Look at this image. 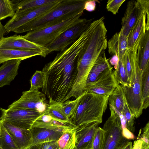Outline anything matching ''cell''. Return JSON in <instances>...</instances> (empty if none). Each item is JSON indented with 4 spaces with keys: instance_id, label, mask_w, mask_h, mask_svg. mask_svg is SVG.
<instances>
[{
    "instance_id": "bcb514c9",
    "label": "cell",
    "mask_w": 149,
    "mask_h": 149,
    "mask_svg": "<svg viewBox=\"0 0 149 149\" xmlns=\"http://www.w3.org/2000/svg\"><path fill=\"white\" fill-rule=\"evenodd\" d=\"M141 147L140 149H149V144L142 141Z\"/></svg>"
},
{
    "instance_id": "30bf717a",
    "label": "cell",
    "mask_w": 149,
    "mask_h": 149,
    "mask_svg": "<svg viewBox=\"0 0 149 149\" xmlns=\"http://www.w3.org/2000/svg\"><path fill=\"white\" fill-rule=\"evenodd\" d=\"M62 0L56 1L39 7L22 16L12 18L4 26L6 32L9 33L23 25L45 14L56 7Z\"/></svg>"
},
{
    "instance_id": "681fc988",
    "label": "cell",
    "mask_w": 149,
    "mask_h": 149,
    "mask_svg": "<svg viewBox=\"0 0 149 149\" xmlns=\"http://www.w3.org/2000/svg\"><path fill=\"white\" fill-rule=\"evenodd\" d=\"M0 149H2V148H1L0 147Z\"/></svg>"
},
{
    "instance_id": "7c38bea8",
    "label": "cell",
    "mask_w": 149,
    "mask_h": 149,
    "mask_svg": "<svg viewBox=\"0 0 149 149\" xmlns=\"http://www.w3.org/2000/svg\"><path fill=\"white\" fill-rule=\"evenodd\" d=\"M0 48L33 50L40 52L43 57L47 55V49L45 47L31 42L24 38L22 36L16 34L3 37L0 41Z\"/></svg>"
},
{
    "instance_id": "ee69618b",
    "label": "cell",
    "mask_w": 149,
    "mask_h": 149,
    "mask_svg": "<svg viewBox=\"0 0 149 149\" xmlns=\"http://www.w3.org/2000/svg\"><path fill=\"white\" fill-rule=\"evenodd\" d=\"M132 142L129 141L123 144L117 149H132Z\"/></svg>"
},
{
    "instance_id": "f546056e",
    "label": "cell",
    "mask_w": 149,
    "mask_h": 149,
    "mask_svg": "<svg viewBox=\"0 0 149 149\" xmlns=\"http://www.w3.org/2000/svg\"><path fill=\"white\" fill-rule=\"evenodd\" d=\"M141 93L143 109L149 105V68L143 72L141 82Z\"/></svg>"
},
{
    "instance_id": "8fae6325",
    "label": "cell",
    "mask_w": 149,
    "mask_h": 149,
    "mask_svg": "<svg viewBox=\"0 0 149 149\" xmlns=\"http://www.w3.org/2000/svg\"><path fill=\"white\" fill-rule=\"evenodd\" d=\"M42 94L38 90H29L23 92L19 99L8 107L9 109L37 110L43 112L40 108L46 109L48 104L45 103Z\"/></svg>"
},
{
    "instance_id": "f35d334b",
    "label": "cell",
    "mask_w": 149,
    "mask_h": 149,
    "mask_svg": "<svg viewBox=\"0 0 149 149\" xmlns=\"http://www.w3.org/2000/svg\"><path fill=\"white\" fill-rule=\"evenodd\" d=\"M143 133L139 139L141 140L144 142L149 144V122H148L143 129Z\"/></svg>"
},
{
    "instance_id": "d6986e66",
    "label": "cell",
    "mask_w": 149,
    "mask_h": 149,
    "mask_svg": "<svg viewBox=\"0 0 149 149\" xmlns=\"http://www.w3.org/2000/svg\"><path fill=\"white\" fill-rule=\"evenodd\" d=\"M107 46L109 54L117 56L118 60H121L127 49V37L120 31L116 33L107 42Z\"/></svg>"
},
{
    "instance_id": "c3c4849f",
    "label": "cell",
    "mask_w": 149,
    "mask_h": 149,
    "mask_svg": "<svg viewBox=\"0 0 149 149\" xmlns=\"http://www.w3.org/2000/svg\"><path fill=\"white\" fill-rule=\"evenodd\" d=\"M2 122V120L0 119V128H1V124Z\"/></svg>"
},
{
    "instance_id": "83f0119b",
    "label": "cell",
    "mask_w": 149,
    "mask_h": 149,
    "mask_svg": "<svg viewBox=\"0 0 149 149\" xmlns=\"http://www.w3.org/2000/svg\"><path fill=\"white\" fill-rule=\"evenodd\" d=\"M76 129L63 133L56 141L59 149H76Z\"/></svg>"
},
{
    "instance_id": "4316f807",
    "label": "cell",
    "mask_w": 149,
    "mask_h": 149,
    "mask_svg": "<svg viewBox=\"0 0 149 149\" xmlns=\"http://www.w3.org/2000/svg\"><path fill=\"white\" fill-rule=\"evenodd\" d=\"M109 104L113 106L118 113L122 114L125 103L127 102L122 86L119 84L109 95Z\"/></svg>"
},
{
    "instance_id": "603a6c76",
    "label": "cell",
    "mask_w": 149,
    "mask_h": 149,
    "mask_svg": "<svg viewBox=\"0 0 149 149\" xmlns=\"http://www.w3.org/2000/svg\"><path fill=\"white\" fill-rule=\"evenodd\" d=\"M38 52L31 50L0 48V64L11 60H22L37 56H41Z\"/></svg>"
},
{
    "instance_id": "cb8c5ba5",
    "label": "cell",
    "mask_w": 149,
    "mask_h": 149,
    "mask_svg": "<svg viewBox=\"0 0 149 149\" xmlns=\"http://www.w3.org/2000/svg\"><path fill=\"white\" fill-rule=\"evenodd\" d=\"M146 13L143 12L132 29L127 38V48L132 49L139 39L145 33Z\"/></svg>"
},
{
    "instance_id": "d4e9b609",
    "label": "cell",
    "mask_w": 149,
    "mask_h": 149,
    "mask_svg": "<svg viewBox=\"0 0 149 149\" xmlns=\"http://www.w3.org/2000/svg\"><path fill=\"white\" fill-rule=\"evenodd\" d=\"M56 0H23L18 2L15 14L12 18L18 17Z\"/></svg>"
},
{
    "instance_id": "836d02e7",
    "label": "cell",
    "mask_w": 149,
    "mask_h": 149,
    "mask_svg": "<svg viewBox=\"0 0 149 149\" xmlns=\"http://www.w3.org/2000/svg\"><path fill=\"white\" fill-rule=\"evenodd\" d=\"M104 134V131L102 128L99 127L96 128L93 142L92 149H102Z\"/></svg>"
},
{
    "instance_id": "4dcf8cb0",
    "label": "cell",
    "mask_w": 149,
    "mask_h": 149,
    "mask_svg": "<svg viewBox=\"0 0 149 149\" xmlns=\"http://www.w3.org/2000/svg\"><path fill=\"white\" fill-rule=\"evenodd\" d=\"M0 147L2 149H18L3 125L2 121L0 131Z\"/></svg>"
},
{
    "instance_id": "74e56055",
    "label": "cell",
    "mask_w": 149,
    "mask_h": 149,
    "mask_svg": "<svg viewBox=\"0 0 149 149\" xmlns=\"http://www.w3.org/2000/svg\"><path fill=\"white\" fill-rule=\"evenodd\" d=\"M38 149H59L56 141L45 142L40 145Z\"/></svg>"
},
{
    "instance_id": "f1b7e54d",
    "label": "cell",
    "mask_w": 149,
    "mask_h": 149,
    "mask_svg": "<svg viewBox=\"0 0 149 149\" xmlns=\"http://www.w3.org/2000/svg\"><path fill=\"white\" fill-rule=\"evenodd\" d=\"M18 2L14 3L12 1L0 0V21L8 17H13Z\"/></svg>"
},
{
    "instance_id": "7bdbcfd3",
    "label": "cell",
    "mask_w": 149,
    "mask_h": 149,
    "mask_svg": "<svg viewBox=\"0 0 149 149\" xmlns=\"http://www.w3.org/2000/svg\"><path fill=\"white\" fill-rule=\"evenodd\" d=\"M142 141L141 140L139 139L135 141L134 142L132 149H140Z\"/></svg>"
},
{
    "instance_id": "44dd1931",
    "label": "cell",
    "mask_w": 149,
    "mask_h": 149,
    "mask_svg": "<svg viewBox=\"0 0 149 149\" xmlns=\"http://www.w3.org/2000/svg\"><path fill=\"white\" fill-rule=\"evenodd\" d=\"M136 58L141 71L143 72L149 68V30L146 31L139 40Z\"/></svg>"
},
{
    "instance_id": "484cf974",
    "label": "cell",
    "mask_w": 149,
    "mask_h": 149,
    "mask_svg": "<svg viewBox=\"0 0 149 149\" xmlns=\"http://www.w3.org/2000/svg\"><path fill=\"white\" fill-rule=\"evenodd\" d=\"M62 103L55 101L49 98V104L44 114L51 117L53 119L64 123H72L62 111Z\"/></svg>"
},
{
    "instance_id": "277c9868",
    "label": "cell",
    "mask_w": 149,
    "mask_h": 149,
    "mask_svg": "<svg viewBox=\"0 0 149 149\" xmlns=\"http://www.w3.org/2000/svg\"><path fill=\"white\" fill-rule=\"evenodd\" d=\"M109 96L85 92L79 96L69 118L71 123L77 127L95 122L101 123Z\"/></svg>"
},
{
    "instance_id": "7a4b0ae2",
    "label": "cell",
    "mask_w": 149,
    "mask_h": 149,
    "mask_svg": "<svg viewBox=\"0 0 149 149\" xmlns=\"http://www.w3.org/2000/svg\"><path fill=\"white\" fill-rule=\"evenodd\" d=\"M86 0H62L55 8L13 32L20 33L44 29L83 14Z\"/></svg>"
},
{
    "instance_id": "3957f363",
    "label": "cell",
    "mask_w": 149,
    "mask_h": 149,
    "mask_svg": "<svg viewBox=\"0 0 149 149\" xmlns=\"http://www.w3.org/2000/svg\"><path fill=\"white\" fill-rule=\"evenodd\" d=\"M102 17L99 21L78 57L77 76L79 78H87L95 62L107 46V30Z\"/></svg>"
},
{
    "instance_id": "52a82bcc",
    "label": "cell",
    "mask_w": 149,
    "mask_h": 149,
    "mask_svg": "<svg viewBox=\"0 0 149 149\" xmlns=\"http://www.w3.org/2000/svg\"><path fill=\"white\" fill-rule=\"evenodd\" d=\"M109 105L111 114L102 128L104 134L102 149H117L129 140L122 135V124L119 113L113 106Z\"/></svg>"
},
{
    "instance_id": "5b68a950",
    "label": "cell",
    "mask_w": 149,
    "mask_h": 149,
    "mask_svg": "<svg viewBox=\"0 0 149 149\" xmlns=\"http://www.w3.org/2000/svg\"><path fill=\"white\" fill-rule=\"evenodd\" d=\"M139 41L132 49H129L132 70V79L130 87L122 86L128 107L135 118L142 114L143 110L141 93L143 72L140 69L136 60V53Z\"/></svg>"
},
{
    "instance_id": "ab89813d",
    "label": "cell",
    "mask_w": 149,
    "mask_h": 149,
    "mask_svg": "<svg viewBox=\"0 0 149 149\" xmlns=\"http://www.w3.org/2000/svg\"><path fill=\"white\" fill-rule=\"evenodd\" d=\"M143 11L146 13V17H149V1L147 0H137Z\"/></svg>"
},
{
    "instance_id": "60d3db41",
    "label": "cell",
    "mask_w": 149,
    "mask_h": 149,
    "mask_svg": "<svg viewBox=\"0 0 149 149\" xmlns=\"http://www.w3.org/2000/svg\"><path fill=\"white\" fill-rule=\"evenodd\" d=\"M96 1L86 0L84 6V10L89 12L94 11L95 9Z\"/></svg>"
},
{
    "instance_id": "7402d4cb",
    "label": "cell",
    "mask_w": 149,
    "mask_h": 149,
    "mask_svg": "<svg viewBox=\"0 0 149 149\" xmlns=\"http://www.w3.org/2000/svg\"><path fill=\"white\" fill-rule=\"evenodd\" d=\"M30 130L32 136V146L49 142L57 141L63 133L36 127H32Z\"/></svg>"
},
{
    "instance_id": "ffe728a7",
    "label": "cell",
    "mask_w": 149,
    "mask_h": 149,
    "mask_svg": "<svg viewBox=\"0 0 149 149\" xmlns=\"http://www.w3.org/2000/svg\"><path fill=\"white\" fill-rule=\"evenodd\" d=\"M22 60L13 59L6 61L0 67V88L10 82L18 74V70Z\"/></svg>"
},
{
    "instance_id": "5bb4252c",
    "label": "cell",
    "mask_w": 149,
    "mask_h": 149,
    "mask_svg": "<svg viewBox=\"0 0 149 149\" xmlns=\"http://www.w3.org/2000/svg\"><path fill=\"white\" fill-rule=\"evenodd\" d=\"M99 124L95 122L77 127L75 134L76 149H92L95 132Z\"/></svg>"
},
{
    "instance_id": "e0dca14e",
    "label": "cell",
    "mask_w": 149,
    "mask_h": 149,
    "mask_svg": "<svg viewBox=\"0 0 149 149\" xmlns=\"http://www.w3.org/2000/svg\"><path fill=\"white\" fill-rule=\"evenodd\" d=\"M119 84L115 78L113 70L92 86L86 88L85 92L109 95Z\"/></svg>"
},
{
    "instance_id": "ac0fdd59",
    "label": "cell",
    "mask_w": 149,
    "mask_h": 149,
    "mask_svg": "<svg viewBox=\"0 0 149 149\" xmlns=\"http://www.w3.org/2000/svg\"><path fill=\"white\" fill-rule=\"evenodd\" d=\"M32 127L44 128L63 132L75 129L77 127L72 123H61L44 114L35 122Z\"/></svg>"
},
{
    "instance_id": "e575fe53",
    "label": "cell",
    "mask_w": 149,
    "mask_h": 149,
    "mask_svg": "<svg viewBox=\"0 0 149 149\" xmlns=\"http://www.w3.org/2000/svg\"><path fill=\"white\" fill-rule=\"evenodd\" d=\"M79 97L76 100L71 101L67 100L62 103V111L64 114L69 118L74 110L79 100Z\"/></svg>"
},
{
    "instance_id": "6da1fadb",
    "label": "cell",
    "mask_w": 149,
    "mask_h": 149,
    "mask_svg": "<svg viewBox=\"0 0 149 149\" xmlns=\"http://www.w3.org/2000/svg\"><path fill=\"white\" fill-rule=\"evenodd\" d=\"M80 52L78 46L72 44L60 52L44 67L42 90L49 99L62 103L67 100L76 78Z\"/></svg>"
},
{
    "instance_id": "2e32d148",
    "label": "cell",
    "mask_w": 149,
    "mask_h": 149,
    "mask_svg": "<svg viewBox=\"0 0 149 149\" xmlns=\"http://www.w3.org/2000/svg\"><path fill=\"white\" fill-rule=\"evenodd\" d=\"M2 121L18 149H27L32 146V138L30 130L19 127Z\"/></svg>"
},
{
    "instance_id": "b9f144b4",
    "label": "cell",
    "mask_w": 149,
    "mask_h": 149,
    "mask_svg": "<svg viewBox=\"0 0 149 149\" xmlns=\"http://www.w3.org/2000/svg\"><path fill=\"white\" fill-rule=\"evenodd\" d=\"M122 133L123 137L129 140H133L135 138L133 134L127 128L122 129Z\"/></svg>"
},
{
    "instance_id": "9a60e30c",
    "label": "cell",
    "mask_w": 149,
    "mask_h": 149,
    "mask_svg": "<svg viewBox=\"0 0 149 149\" xmlns=\"http://www.w3.org/2000/svg\"><path fill=\"white\" fill-rule=\"evenodd\" d=\"M113 70L109 59L106 57L104 51L98 57L92 67L87 78L85 89Z\"/></svg>"
},
{
    "instance_id": "d6a6232c",
    "label": "cell",
    "mask_w": 149,
    "mask_h": 149,
    "mask_svg": "<svg viewBox=\"0 0 149 149\" xmlns=\"http://www.w3.org/2000/svg\"><path fill=\"white\" fill-rule=\"evenodd\" d=\"M121 114L125 120L127 128L131 132H134V122L135 118L129 107L127 102L125 103Z\"/></svg>"
},
{
    "instance_id": "d590c367",
    "label": "cell",
    "mask_w": 149,
    "mask_h": 149,
    "mask_svg": "<svg viewBox=\"0 0 149 149\" xmlns=\"http://www.w3.org/2000/svg\"><path fill=\"white\" fill-rule=\"evenodd\" d=\"M123 61L131 85L133 76L132 70L130 52L128 49L123 58Z\"/></svg>"
},
{
    "instance_id": "4fadbf2b",
    "label": "cell",
    "mask_w": 149,
    "mask_h": 149,
    "mask_svg": "<svg viewBox=\"0 0 149 149\" xmlns=\"http://www.w3.org/2000/svg\"><path fill=\"white\" fill-rule=\"evenodd\" d=\"M143 12L137 1H128L125 12L122 18V27L120 31L127 37Z\"/></svg>"
},
{
    "instance_id": "1f68e13d",
    "label": "cell",
    "mask_w": 149,
    "mask_h": 149,
    "mask_svg": "<svg viewBox=\"0 0 149 149\" xmlns=\"http://www.w3.org/2000/svg\"><path fill=\"white\" fill-rule=\"evenodd\" d=\"M44 74L42 70H36L30 79V90H38L42 88L44 85Z\"/></svg>"
},
{
    "instance_id": "ba28073f",
    "label": "cell",
    "mask_w": 149,
    "mask_h": 149,
    "mask_svg": "<svg viewBox=\"0 0 149 149\" xmlns=\"http://www.w3.org/2000/svg\"><path fill=\"white\" fill-rule=\"evenodd\" d=\"M2 121L21 128L30 130L35 122L44 112L37 110L5 109L0 108Z\"/></svg>"
},
{
    "instance_id": "7dc6e473",
    "label": "cell",
    "mask_w": 149,
    "mask_h": 149,
    "mask_svg": "<svg viewBox=\"0 0 149 149\" xmlns=\"http://www.w3.org/2000/svg\"><path fill=\"white\" fill-rule=\"evenodd\" d=\"M40 145V144L32 146L27 149H38Z\"/></svg>"
},
{
    "instance_id": "9c48e42d",
    "label": "cell",
    "mask_w": 149,
    "mask_h": 149,
    "mask_svg": "<svg viewBox=\"0 0 149 149\" xmlns=\"http://www.w3.org/2000/svg\"><path fill=\"white\" fill-rule=\"evenodd\" d=\"M93 20V18L89 19L84 18L64 31L53 42L45 46L47 49V55L53 52H60L67 48L78 38Z\"/></svg>"
},
{
    "instance_id": "8992f818",
    "label": "cell",
    "mask_w": 149,
    "mask_h": 149,
    "mask_svg": "<svg viewBox=\"0 0 149 149\" xmlns=\"http://www.w3.org/2000/svg\"><path fill=\"white\" fill-rule=\"evenodd\" d=\"M82 14L58 24L39 30L28 32L24 38L40 45L45 47L53 42L66 30L82 21Z\"/></svg>"
},
{
    "instance_id": "8d00e7d4",
    "label": "cell",
    "mask_w": 149,
    "mask_h": 149,
    "mask_svg": "<svg viewBox=\"0 0 149 149\" xmlns=\"http://www.w3.org/2000/svg\"><path fill=\"white\" fill-rule=\"evenodd\" d=\"M125 0H109L107 2L106 8L107 10L115 15Z\"/></svg>"
},
{
    "instance_id": "f6af8a7d",
    "label": "cell",
    "mask_w": 149,
    "mask_h": 149,
    "mask_svg": "<svg viewBox=\"0 0 149 149\" xmlns=\"http://www.w3.org/2000/svg\"><path fill=\"white\" fill-rule=\"evenodd\" d=\"M6 33V31L4 27L0 21V41L3 37V36Z\"/></svg>"
}]
</instances>
